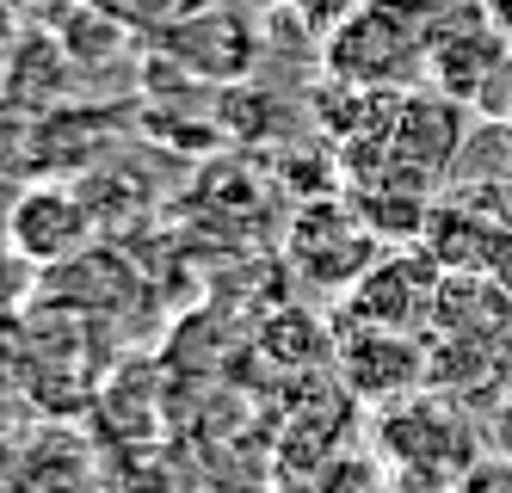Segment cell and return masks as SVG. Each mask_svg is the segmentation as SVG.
<instances>
[{
  "instance_id": "1",
  "label": "cell",
  "mask_w": 512,
  "mask_h": 493,
  "mask_svg": "<svg viewBox=\"0 0 512 493\" xmlns=\"http://www.w3.org/2000/svg\"><path fill=\"white\" fill-rule=\"evenodd\" d=\"M327 74L346 87H389L432 56L426 0H364V7L327 37Z\"/></svg>"
},
{
  "instance_id": "2",
  "label": "cell",
  "mask_w": 512,
  "mask_h": 493,
  "mask_svg": "<svg viewBox=\"0 0 512 493\" xmlns=\"http://www.w3.org/2000/svg\"><path fill=\"white\" fill-rule=\"evenodd\" d=\"M167 37V56L179 68L204 74V81H241V74L253 68V56H260V31H253V19L241 7H198L186 13L179 25L161 31Z\"/></svg>"
},
{
  "instance_id": "3",
  "label": "cell",
  "mask_w": 512,
  "mask_h": 493,
  "mask_svg": "<svg viewBox=\"0 0 512 493\" xmlns=\"http://www.w3.org/2000/svg\"><path fill=\"white\" fill-rule=\"evenodd\" d=\"M7 235L31 265H56V259L81 253V241L93 235V216H87V204L75 192H62V185H31V192L13 204Z\"/></svg>"
},
{
  "instance_id": "4",
  "label": "cell",
  "mask_w": 512,
  "mask_h": 493,
  "mask_svg": "<svg viewBox=\"0 0 512 493\" xmlns=\"http://www.w3.org/2000/svg\"><path fill=\"white\" fill-rule=\"evenodd\" d=\"M340 370L364 401H408L420 389V376H426V358L401 327H377V333H352L346 339Z\"/></svg>"
},
{
  "instance_id": "5",
  "label": "cell",
  "mask_w": 512,
  "mask_h": 493,
  "mask_svg": "<svg viewBox=\"0 0 512 493\" xmlns=\"http://www.w3.org/2000/svg\"><path fill=\"white\" fill-rule=\"evenodd\" d=\"M358 7H364V0H284V13L297 19L303 31H315V37H334Z\"/></svg>"
},
{
  "instance_id": "6",
  "label": "cell",
  "mask_w": 512,
  "mask_h": 493,
  "mask_svg": "<svg viewBox=\"0 0 512 493\" xmlns=\"http://www.w3.org/2000/svg\"><path fill=\"white\" fill-rule=\"evenodd\" d=\"M451 493H512V457H506V450H494V457H475V463L451 481Z\"/></svg>"
},
{
  "instance_id": "7",
  "label": "cell",
  "mask_w": 512,
  "mask_h": 493,
  "mask_svg": "<svg viewBox=\"0 0 512 493\" xmlns=\"http://www.w3.org/2000/svg\"><path fill=\"white\" fill-rule=\"evenodd\" d=\"M19 44H25V37H19V13H13V0H0V68L13 62Z\"/></svg>"
},
{
  "instance_id": "8",
  "label": "cell",
  "mask_w": 512,
  "mask_h": 493,
  "mask_svg": "<svg viewBox=\"0 0 512 493\" xmlns=\"http://www.w3.org/2000/svg\"><path fill=\"white\" fill-rule=\"evenodd\" d=\"M500 450H506V457H512V401L500 407Z\"/></svg>"
}]
</instances>
